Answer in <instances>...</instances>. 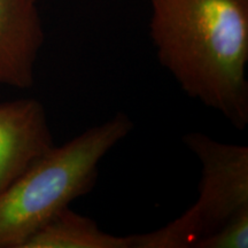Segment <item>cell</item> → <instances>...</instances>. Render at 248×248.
<instances>
[{"label": "cell", "mask_w": 248, "mask_h": 248, "mask_svg": "<svg viewBox=\"0 0 248 248\" xmlns=\"http://www.w3.org/2000/svg\"><path fill=\"white\" fill-rule=\"evenodd\" d=\"M133 128L119 113L39 156L0 193V248L26 241L69 203L91 190L99 164Z\"/></svg>", "instance_id": "7a4b0ae2"}, {"label": "cell", "mask_w": 248, "mask_h": 248, "mask_svg": "<svg viewBox=\"0 0 248 248\" xmlns=\"http://www.w3.org/2000/svg\"><path fill=\"white\" fill-rule=\"evenodd\" d=\"M43 44L37 0H0V85L30 89Z\"/></svg>", "instance_id": "5b68a950"}, {"label": "cell", "mask_w": 248, "mask_h": 248, "mask_svg": "<svg viewBox=\"0 0 248 248\" xmlns=\"http://www.w3.org/2000/svg\"><path fill=\"white\" fill-rule=\"evenodd\" d=\"M184 144L199 159V198L163 228L135 235V248H194L232 217L248 210V147L216 141L201 132L186 133Z\"/></svg>", "instance_id": "3957f363"}, {"label": "cell", "mask_w": 248, "mask_h": 248, "mask_svg": "<svg viewBox=\"0 0 248 248\" xmlns=\"http://www.w3.org/2000/svg\"><path fill=\"white\" fill-rule=\"evenodd\" d=\"M53 146L45 108L38 100L0 104V193Z\"/></svg>", "instance_id": "277c9868"}, {"label": "cell", "mask_w": 248, "mask_h": 248, "mask_svg": "<svg viewBox=\"0 0 248 248\" xmlns=\"http://www.w3.org/2000/svg\"><path fill=\"white\" fill-rule=\"evenodd\" d=\"M248 210L232 217L218 230L195 244L194 248H247Z\"/></svg>", "instance_id": "52a82bcc"}, {"label": "cell", "mask_w": 248, "mask_h": 248, "mask_svg": "<svg viewBox=\"0 0 248 248\" xmlns=\"http://www.w3.org/2000/svg\"><path fill=\"white\" fill-rule=\"evenodd\" d=\"M160 63L188 97L248 124V0H147Z\"/></svg>", "instance_id": "6da1fadb"}, {"label": "cell", "mask_w": 248, "mask_h": 248, "mask_svg": "<svg viewBox=\"0 0 248 248\" xmlns=\"http://www.w3.org/2000/svg\"><path fill=\"white\" fill-rule=\"evenodd\" d=\"M22 248H135V237L107 233L93 219L67 207L31 235Z\"/></svg>", "instance_id": "8992f818"}]
</instances>
